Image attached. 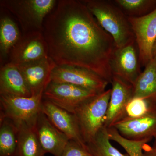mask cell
Wrapping results in <instances>:
<instances>
[{
    "label": "cell",
    "instance_id": "e0dca14e",
    "mask_svg": "<svg viewBox=\"0 0 156 156\" xmlns=\"http://www.w3.org/2000/svg\"><path fill=\"white\" fill-rule=\"evenodd\" d=\"M133 98L156 103V57L152 58L133 86Z\"/></svg>",
    "mask_w": 156,
    "mask_h": 156
},
{
    "label": "cell",
    "instance_id": "ba28073f",
    "mask_svg": "<svg viewBox=\"0 0 156 156\" xmlns=\"http://www.w3.org/2000/svg\"><path fill=\"white\" fill-rule=\"evenodd\" d=\"M49 57L48 45L43 32L23 34L9 54L8 62L18 66Z\"/></svg>",
    "mask_w": 156,
    "mask_h": 156
},
{
    "label": "cell",
    "instance_id": "8fae6325",
    "mask_svg": "<svg viewBox=\"0 0 156 156\" xmlns=\"http://www.w3.org/2000/svg\"><path fill=\"white\" fill-rule=\"evenodd\" d=\"M111 83V94L104 126L107 129L122 120L126 107L133 97V87L131 84L115 76H113Z\"/></svg>",
    "mask_w": 156,
    "mask_h": 156
},
{
    "label": "cell",
    "instance_id": "30bf717a",
    "mask_svg": "<svg viewBox=\"0 0 156 156\" xmlns=\"http://www.w3.org/2000/svg\"><path fill=\"white\" fill-rule=\"evenodd\" d=\"M135 35L141 66L145 67L152 58V51L156 40V9L141 17H128Z\"/></svg>",
    "mask_w": 156,
    "mask_h": 156
},
{
    "label": "cell",
    "instance_id": "2e32d148",
    "mask_svg": "<svg viewBox=\"0 0 156 156\" xmlns=\"http://www.w3.org/2000/svg\"><path fill=\"white\" fill-rule=\"evenodd\" d=\"M0 95L32 96L23 76L17 66L7 62L1 66Z\"/></svg>",
    "mask_w": 156,
    "mask_h": 156
},
{
    "label": "cell",
    "instance_id": "ffe728a7",
    "mask_svg": "<svg viewBox=\"0 0 156 156\" xmlns=\"http://www.w3.org/2000/svg\"><path fill=\"white\" fill-rule=\"evenodd\" d=\"M18 130L11 120L0 119V156L17 154Z\"/></svg>",
    "mask_w": 156,
    "mask_h": 156
},
{
    "label": "cell",
    "instance_id": "3957f363",
    "mask_svg": "<svg viewBox=\"0 0 156 156\" xmlns=\"http://www.w3.org/2000/svg\"><path fill=\"white\" fill-rule=\"evenodd\" d=\"M57 2L56 0H2L0 5L16 17L25 34L42 32L45 18Z\"/></svg>",
    "mask_w": 156,
    "mask_h": 156
},
{
    "label": "cell",
    "instance_id": "484cf974",
    "mask_svg": "<svg viewBox=\"0 0 156 156\" xmlns=\"http://www.w3.org/2000/svg\"><path fill=\"white\" fill-rule=\"evenodd\" d=\"M142 156H156V151L152 146L145 144L143 147Z\"/></svg>",
    "mask_w": 156,
    "mask_h": 156
},
{
    "label": "cell",
    "instance_id": "6da1fadb",
    "mask_svg": "<svg viewBox=\"0 0 156 156\" xmlns=\"http://www.w3.org/2000/svg\"><path fill=\"white\" fill-rule=\"evenodd\" d=\"M42 32L49 56L56 65L86 69L111 83L114 41L82 1H57Z\"/></svg>",
    "mask_w": 156,
    "mask_h": 156
},
{
    "label": "cell",
    "instance_id": "8992f818",
    "mask_svg": "<svg viewBox=\"0 0 156 156\" xmlns=\"http://www.w3.org/2000/svg\"><path fill=\"white\" fill-rule=\"evenodd\" d=\"M98 95L72 84L51 82L44 91L43 98L74 114L80 107Z\"/></svg>",
    "mask_w": 156,
    "mask_h": 156
},
{
    "label": "cell",
    "instance_id": "83f0119b",
    "mask_svg": "<svg viewBox=\"0 0 156 156\" xmlns=\"http://www.w3.org/2000/svg\"><path fill=\"white\" fill-rule=\"evenodd\" d=\"M14 156H18V155H17V154H16V155H14Z\"/></svg>",
    "mask_w": 156,
    "mask_h": 156
},
{
    "label": "cell",
    "instance_id": "603a6c76",
    "mask_svg": "<svg viewBox=\"0 0 156 156\" xmlns=\"http://www.w3.org/2000/svg\"><path fill=\"white\" fill-rule=\"evenodd\" d=\"M108 134L110 140H113L119 144L127 152L129 156H142L143 147L147 140H131L121 135L118 130L115 128H108Z\"/></svg>",
    "mask_w": 156,
    "mask_h": 156
},
{
    "label": "cell",
    "instance_id": "9c48e42d",
    "mask_svg": "<svg viewBox=\"0 0 156 156\" xmlns=\"http://www.w3.org/2000/svg\"><path fill=\"white\" fill-rule=\"evenodd\" d=\"M136 41L122 48H115L110 61L113 76L133 86L141 73Z\"/></svg>",
    "mask_w": 156,
    "mask_h": 156
},
{
    "label": "cell",
    "instance_id": "52a82bcc",
    "mask_svg": "<svg viewBox=\"0 0 156 156\" xmlns=\"http://www.w3.org/2000/svg\"><path fill=\"white\" fill-rule=\"evenodd\" d=\"M51 82L72 84L98 94L105 92L108 83L91 71L69 66H56L52 72Z\"/></svg>",
    "mask_w": 156,
    "mask_h": 156
},
{
    "label": "cell",
    "instance_id": "d6986e66",
    "mask_svg": "<svg viewBox=\"0 0 156 156\" xmlns=\"http://www.w3.org/2000/svg\"><path fill=\"white\" fill-rule=\"evenodd\" d=\"M22 35L11 17L1 15L0 18V58L2 62L7 57L19 41Z\"/></svg>",
    "mask_w": 156,
    "mask_h": 156
},
{
    "label": "cell",
    "instance_id": "7a4b0ae2",
    "mask_svg": "<svg viewBox=\"0 0 156 156\" xmlns=\"http://www.w3.org/2000/svg\"><path fill=\"white\" fill-rule=\"evenodd\" d=\"M82 1L101 27L112 37L116 48H123L136 41L128 17L113 1Z\"/></svg>",
    "mask_w": 156,
    "mask_h": 156
},
{
    "label": "cell",
    "instance_id": "4fadbf2b",
    "mask_svg": "<svg viewBox=\"0 0 156 156\" xmlns=\"http://www.w3.org/2000/svg\"><path fill=\"white\" fill-rule=\"evenodd\" d=\"M50 58L17 66L23 76L32 95L44 92L51 82L53 70L56 66Z\"/></svg>",
    "mask_w": 156,
    "mask_h": 156
},
{
    "label": "cell",
    "instance_id": "277c9868",
    "mask_svg": "<svg viewBox=\"0 0 156 156\" xmlns=\"http://www.w3.org/2000/svg\"><path fill=\"white\" fill-rule=\"evenodd\" d=\"M112 89L105 90L83 104L74 114L85 143L90 142L104 126Z\"/></svg>",
    "mask_w": 156,
    "mask_h": 156
},
{
    "label": "cell",
    "instance_id": "ac0fdd59",
    "mask_svg": "<svg viewBox=\"0 0 156 156\" xmlns=\"http://www.w3.org/2000/svg\"><path fill=\"white\" fill-rule=\"evenodd\" d=\"M16 126L18 130L17 155L44 156L46 154L38 139L35 126L21 124Z\"/></svg>",
    "mask_w": 156,
    "mask_h": 156
},
{
    "label": "cell",
    "instance_id": "9a60e30c",
    "mask_svg": "<svg viewBox=\"0 0 156 156\" xmlns=\"http://www.w3.org/2000/svg\"><path fill=\"white\" fill-rule=\"evenodd\" d=\"M41 111L50 122L70 140L86 145L82 138L75 115L43 98Z\"/></svg>",
    "mask_w": 156,
    "mask_h": 156
},
{
    "label": "cell",
    "instance_id": "44dd1931",
    "mask_svg": "<svg viewBox=\"0 0 156 156\" xmlns=\"http://www.w3.org/2000/svg\"><path fill=\"white\" fill-rule=\"evenodd\" d=\"M86 145L92 156H129L128 154L122 153L112 145L107 129L104 126Z\"/></svg>",
    "mask_w": 156,
    "mask_h": 156
},
{
    "label": "cell",
    "instance_id": "cb8c5ba5",
    "mask_svg": "<svg viewBox=\"0 0 156 156\" xmlns=\"http://www.w3.org/2000/svg\"><path fill=\"white\" fill-rule=\"evenodd\" d=\"M155 104L144 98H133L126 107L125 115L122 121L133 119L144 115Z\"/></svg>",
    "mask_w": 156,
    "mask_h": 156
},
{
    "label": "cell",
    "instance_id": "5b68a950",
    "mask_svg": "<svg viewBox=\"0 0 156 156\" xmlns=\"http://www.w3.org/2000/svg\"><path fill=\"white\" fill-rule=\"evenodd\" d=\"M43 94L30 97L0 95V119H9L16 126H35L41 111Z\"/></svg>",
    "mask_w": 156,
    "mask_h": 156
},
{
    "label": "cell",
    "instance_id": "4316f807",
    "mask_svg": "<svg viewBox=\"0 0 156 156\" xmlns=\"http://www.w3.org/2000/svg\"><path fill=\"white\" fill-rule=\"evenodd\" d=\"M152 147H153L154 148L156 151V136L154 138V140L153 145L152 146Z\"/></svg>",
    "mask_w": 156,
    "mask_h": 156
},
{
    "label": "cell",
    "instance_id": "7402d4cb",
    "mask_svg": "<svg viewBox=\"0 0 156 156\" xmlns=\"http://www.w3.org/2000/svg\"><path fill=\"white\" fill-rule=\"evenodd\" d=\"M113 2L128 17H144L156 9V0H115Z\"/></svg>",
    "mask_w": 156,
    "mask_h": 156
},
{
    "label": "cell",
    "instance_id": "7c38bea8",
    "mask_svg": "<svg viewBox=\"0 0 156 156\" xmlns=\"http://www.w3.org/2000/svg\"><path fill=\"white\" fill-rule=\"evenodd\" d=\"M113 127L127 139L149 142L156 136V104L144 115L133 119L123 120Z\"/></svg>",
    "mask_w": 156,
    "mask_h": 156
},
{
    "label": "cell",
    "instance_id": "5bb4252c",
    "mask_svg": "<svg viewBox=\"0 0 156 156\" xmlns=\"http://www.w3.org/2000/svg\"><path fill=\"white\" fill-rule=\"evenodd\" d=\"M39 142L46 153L60 156L70 140L50 122L41 111L35 126Z\"/></svg>",
    "mask_w": 156,
    "mask_h": 156
},
{
    "label": "cell",
    "instance_id": "d4e9b609",
    "mask_svg": "<svg viewBox=\"0 0 156 156\" xmlns=\"http://www.w3.org/2000/svg\"><path fill=\"white\" fill-rule=\"evenodd\" d=\"M60 156H92L87 145L70 140Z\"/></svg>",
    "mask_w": 156,
    "mask_h": 156
}]
</instances>
